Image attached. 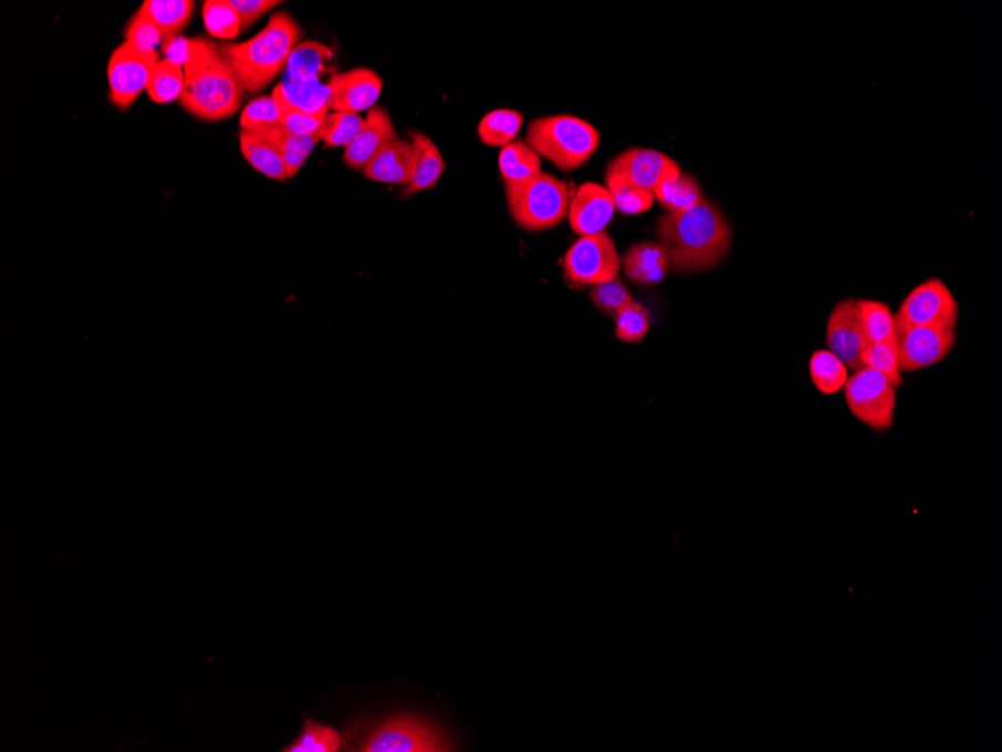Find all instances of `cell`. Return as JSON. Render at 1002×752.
I'll return each instance as SVG.
<instances>
[{
  "label": "cell",
  "instance_id": "1",
  "mask_svg": "<svg viewBox=\"0 0 1002 752\" xmlns=\"http://www.w3.org/2000/svg\"><path fill=\"white\" fill-rule=\"evenodd\" d=\"M657 231L671 268L683 274L721 264L733 239L729 219L704 197L692 208L663 215Z\"/></svg>",
  "mask_w": 1002,
  "mask_h": 752
},
{
  "label": "cell",
  "instance_id": "2",
  "mask_svg": "<svg viewBox=\"0 0 1002 752\" xmlns=\"http://www.w3.org/2000/svg\"><path fill=\"white\" fill-rule=\"evenodd\" d=\"M184 71L179 104L189 115L219 122L238 113L245 91L219 45L205 38L188 40Z\"/></svg>",
  "mask_w": 1002,
  "mask_h": 752
},
{
  "label": "cell",
  "instance_id": "3",
  "mask_svg": "<svg viewBox=\"0 0 1002 752\" xmlns=\"http://www.w3.org/2000/svg\"><path fill=\"white\" fill-rule=\"evenodd\" d=\"M302 29L289 12H277L256 37L244 42H224L219 45L224 56L238 75L244 91L259 94L278 75L286 73L287 63L296 45L300 44Z\"/></svg>",
  "mask_w": 1002,
  "mask_h": 752
},
{
  "label": "cell",
  "instance_id": "4",
  "mask_svg": "<svg viewBox=\"0 0 1002 752\" xmlns=\"http://www.w3.org/2000/svg\"><path fill=\"white\" fill-rule=\"evenodd\" d=\"M526 142L558 171L574 172L599 150L600 133L579 117L544 116L530 122Z\"/></svg>",
  "mask_w": 1002,
  "mask_h": 752
},
{
  "label": "cell",
  "instance_id": "5",
  "mask_svg": "<svg viewBox=\"0 0 1002 752\" xmlns=\"http://www.w3.org/2000/svg\"><path fill=\"white\" fill-rule=\"evenodd\" d=\"M507 208L515 224L527 231L554 229L568 217L575 189L548 173L521 184L505 185Z\"/></svg>",
  "mask_w": 1002,
  "mask_h": 752
},
{
  "label": "cell",
  "instance_id": "6",
  "mask_svg": "<svg viewBox=\"0 0 1002 752\" xmlns=\"http://www.w3.org/2000/svg\"><path fill=\"white\" fill-rule=\"evenodd\" d=\"M354 751L443 752L451 751V743L443 730L430 718L396 713L380 721Z\"/></svg>",
  "mask_w": 1002,
  "mask_h": 752
},
{
  "label": "cell",
  "instance_id": "7",
  "mask_svg": "<svg viewBox=\"0 0 1002 752\" xmlns=\"http://www.w3.org/2000/svg\"><path fill=\"white\" fill-rule=\"evenodd\" d=\"M620 266L614 240L607 231L581 236L565 255V280L575 289L603 285L619 276Z\"/></svg>",
  "mask_w": 1002,
  "mask_h": 752
},
{
  "label": "cell",
  "instance_id": "8",
  "mask_svg": "<svg viewBox=\"0 0 1002 752\" xmlns=\"http://www.w3.org/2000/svg\"><path fill=\"white\" fill-rule=\"evenodd\" d=\"M898 388L884 375L869 369H858L845 384L848 409L861 424L874 430H889L895 422Z\"/></svg>",
  "mask_w": 1002,
  "mask_h": 752
},
{
  "label": "cell",
  "instance_id": "9",
  "mask_svg": "<svg viewBox=\"0 0 1002 752\" xmlns=\"http://www.w3.org/2000/svg\"><path fill=\"white\" fill-rule=\"evenodd\" d=\"M159 63L158 53L142 52L130 42H122L109 61L110 100L117 109L128 110L146 91Z\"/></svg>",
  "mask_w": 1002,
  "mask_h": 752
},
{
  "label": "cell",
  "instance_id": "10",
  "mask_svg": "<svg viewBox=\"0 0 1002 752\" xmlns=\"http://www.w3.org/2000/svg\"><path fill=\"white\" fill-rule=\"evenodd\" d=\"M895 319L900 323L954 331L959 322V306L949 287L932 278L917 286L905 298Z\"/></svg>",
  "mask_w": 1002,
  "mask_h": 752
},
{
  "label": "cell",
  "instance_id": "11",
  "mask_svg": "<svg viewBox=\"0 0 1002 752\" xmlns=\"http://www.w3.org/2000/svg\"><path fill=\"white\" fill-rule=\"evenodd\" d=\"M896 322V346H898L900 370L912 373L929 369L944 361L954 344L957 331Z\"/></svg>",
  "mask_w": 1002,
  "mask_h": 752
},
{
  "label": "cell",
  "instance_id": "12",
  "mask_svg": "<svg viewBox=\"0 0 1002 752\" xmlns=\"http://www.w3.org/2000/svg\"><path fill=\"white\" fill-rule=\"evenodd\" d=\"M680 166L670 156L654 150L631 147L621 152L607 167V175H617L637 187L653 192L662 182L678 177Z\"/></svg>",
  "mask_w": 1002,
  "mask_h": 752
},
{
  "label": "cell",
  "instance_id": "13",
  "mask_svg": "<svg viewBox=\"0 0 1002 752\" xmlns=\"http://www.w3.org/2000/svg\"><path fill=\"white\" fill-rule=\"evenodd\" d=\"M332 95V112H370L383 94V79L370 68H353L332 74L328 82Z\"/></svg>",
  "mask_w": 1002,
  "mask_h": 752
},
{
  "label": "cell",
  "instance_id": "14",
  "mask_svg": "<svg viewBox=\"0 0 1002 752\" xmlns=\"http://www.w3.org/2000/svg\"><path fill=\"white\" fill-rule=\"evenodd\" d=\"M616 205L610 189L595 182H586L575 189L569 205V224L575 234H602L614 217Z\"/></svg>",
  "mask_w": 1002,
  "mask_h": 752
},
{
  "label": "cell",
  "instance_id": "15",
  "mask_svg": "<svg viewBox=\"0 0 1002 752\" xmlns=\"http://www.w3.org/2000/svg\"><path fill=\"white\" fill-rule=\"evenodd\" d=\"M828 350L835 353L848 367V370L861 369L860 357L866 346V338L858 322L856 301L845 299L833 308L827 322Z\"/></svg>",
  "mask_w": 1002,
  "mask_h": 752
},
{
  "label": "cell",
  "instance_id": "16",
  "mask_svg": "<svg viewBox=\"0 0 1002 752\" xmlns=\"http://www.w3.org/2000/svg\"><path fill=\"white\" fill-rule=\"evenodd\" d=\"M396 138L399 135H396L391 115L383 107L375 105L368 112L357 138L344 150L345 166L353 171H363L388 143L396 141Z\"/></svg>",
  "mask_w": 1002,
  "mask_h": 752
},
{
  "label": "cell",
  "instance_id": "17",
  "mask_svg": "<svg viewBox=\"0 0 1002 752\" xmlns=\"http://www.w3.org/2000/svg\"><path fill=\"white\" fill-rule=\"evenodd\" d=\"M414 150L412 142L396 138L388 143L363 168V176L384 185L407 187L412 179Z\"/></svg>",
  "mask_w": 1002,
  "mask_h": 752
},
{
  "label": "cell",
  "instance_id": "18",
  "mask_svg": "<svg viewBox=\"0 0 1002 752\" xmlns=\"http://www.w3.org/2000/svg\"><path fill=\"white\" fill-rule=\"evenodd\" d=\"M272 94L279 96L290 107L312 115H329L332 112L331 89L321 80H299L285 75Z\"/></svg>",
  "mask_w": 1002,
  "mask_h": 752
},
{
  "label": "cell",
  "instance_id": "19",
  "mask_svg": "<svg viewBox=\"0 0 1002 752\" xmlns=\"http://www.w3.org/2000/svg\"><path fill=\"white\" fill-rule=\"evenodd\" d=\"M412 145L414 159L412 179L405 187L407 196L434 188L446 171L445 158H443L438 146L435 145L433 138H430L428 135L414 131L412 133Z\"/></svg>",
  "mask_w": 1002,
  "mask_h": 752
},
{
  "label": "cell",
  "instance_id": "20",
  "mask_svg": "<svg viewBox=\"0 0 1002 752\" xmlns=\"http://www.w3.org/2000/svg\"><path fill=\"white\" fill-rule=\"evenodd\" d=\"M668 269L670 260L659 243L633 245L623 256L626 276L640 286L659 285L667 277Z\"/></svg>",
  "mask_w": 1002,
  "mask_h": 752
},
{
  "label": "cell",
  "instance_id": "21",
  "mask_svg": "<svg viewBox=\"0 0 1002 752\" xmlns=\"http://www.w3.org/2000/svg\"><path fill=\"white\" fill-rule=\"evenodd\" d=\"M239 146L249 166L256 168L261 175L273 181L285 182L289 179L281 151H279V146L272 137H269V135L240 133Z\"/></svg>",
  "mask_w": 1002,
  "mask_h": 752
},
{
  "label": "cell",
  "instance_id": "22",
  "mask_svg": "<svg viewBox=\"0 0 1002 752\" xmlns=\"http://www.w3.org/2000/svg\"><path fill=\"white\" fill-rule=\"evenodd\" d=\"M498 171L505 185L521 184L543 173V158L527 142L515 141L498 154Z\"/></svg>",
  "mask_w": 1002,
  "mask_h": 752
},
{
  "label": "cell",
  "instance_id": "23",
  "mask_svg": "<svg viewBox=\"0 0 1002 752\" xmlns=\"http://www.w3.org/2000/svg\"><path fill=\"white\" fill-rule=\"evenodd\" d=\"M194 8L193 0H145L138 11L154 21L166 42L179 37L192 20Z\"/></svg>",
  "mask_w": 1002,
  "mask_h": 752
},
{
  "label": "cell",
  "instance_id": "24",
  "mask_svg": "<svg viewBox=\"0 0 1002 752\" xmlns=\"http://www.w3.org/2000/svg\"><path fill=\"white\" fill-rule=\"evenodd\" d=\"M333 58L335 53L329 45L317 41L300 42L291 53L285 75L299 80H321L331 70Z\"/></svg>",
  "mask_w": 1002,
  "mask_h": 752
},
{
  "label": "cell",
  "instance_id": "25",
  "mask_svg": "<svg viewBox=\"0 0 1002 752\" xmlns=\"http://www.w3.org/2000/svg\"><path fill=\"white\" fill-rule=\"evenodd\" d=\"M524 125V116L518 110L497 109L486 113L477 125V137L486 146L503 147L518 137Z\"/></svg>",
  "mask_w": 1002,
  "mask_h": 752
},
{
  "label": "cell",
  "instance_id": "26",
  "mask_svg": "<svg viewBox=\"0 0 1002 752\" xmlns=\"http://www.w3.org/2000/svg\"><path fill=\"white\" fill-rule=\"evenodd\" d=\"M856 310L866 343L895 340L896 322L889 306L870 301V299H861V301H856Z\"/></svg>",
  "mask_w": 1002,
  "mask_h": 752
},
{
  "label": "cell",
  "instance_id": "27",
  "mask_svg": "<svg viewBox=\"0 0 1002 752\" xmlns=\"http://www.w3.org/2000/svg\"><path fill=\"white\" fill-rule=\"evenodd\" d=\"M654 200L668 213H679L692 208L703 198L700 184L695 177L688 173H680L678 177H672L662 182L659 187L653 189Z\"/></svg>",
  "mask_w": 1002,
  "mask_h": 752
},
{
  "label": "cell",
  "instance_id": "28",
  "mask_svg": "<svg viewBox=\"0 0 1002 752\" xmlns=\"http://www.w3.org/2000/svg\"><path fill=\"white\" fill-rule=\"evenodd\" d=\"M812 383L822 394L833 395L843 391L848 382V367L830 350H818L810 357Z\"/></svg>",
  "mask_w": 1002,
  "mask_h": 752
},
{
  "label": "cell",
  "instance_id": "29",
  "mask_svg": "<svg viewBox=\"0 0 1002 752\" xmlns=\"http://www.w3.org/2000/svg\"><path fill=\"white\" fill-rule=\"evenodd\" d=\"M281 105L273 95L249 101L240 113V133L266 135L281 128Z\"/></svg>",
  "mask_w": 1002,
  "mask_h": 752
},
{
  "label": "cell",
  "instance_id": "30",
  "mask_svg": "<svg viewBox=\"0 0 1002 752\" xmlns=\"http://www.w3.org/2000/svg\"><path fill=\"white\" fill-rule=\"evenodd\" d=\"M345 741L332 725L321 724L307 718L302 730L290 745L282 748L285 752H338L344 748Z\"/></svg>",
  "mask_w": 1002,
  "mask_h": 752
},
{
  "label": "cell",
  "instance_id": "31",
  "mask_svg": "<svg viewBox=\"0 0 1002 752\" xmlns=\"http://www.w3.org/2000/svg\"><path fill=\"white\" fill-rule=\"evenodd\" d=\"M185 86V71L179 63L163 59L159 61L147 84V95L156 104H168L179 101Z\"/></svg>",
  "mask_w": 1002,
  "mask_h": 752
},
{
  "label": "cell",
  "instance_id": "32",
  "mask_svg": "<svg viewBox=\"0 0 1002 752\" xmlns=\"http://www.w3.org/2000/svg\"><path fill=\"white\" fill-rule=\"evenodd\" d=\"M860 365L861 369H869L884 375L896 388L903 383L898 346L895 340L866 343L864 352H861Z\"/></svg>",
  "mask_w": 1002,
  "mask_h": 752
},
{
  "label": "cell",
  "instance_id": "33",
  "mask_svg": "<svg viewBox=\"0 0 1002 752\" xmlns=\"http://www.w3.org/2000/svg\"><path fill=\"white\" fill-rule=\"evenodd\" d=\"M266 135L277 142L282 159H285L289 179L298 175L300 168L307 163L308 156L312 154V151L316 150L320 142L317 135L291 134L282 128L275 130L273 133Z\"/></svg>",
  "mask_w": 1002,
  "mask_h": 752
},
{
  "label": "cell",
  "instance_id": "34",
  "mask_svg": "<svg viewBox=\"0 0 1002 752\" xmlns=\"http://www.w3.org/2000/svg\"><path fill=\"white\" fill-rule=\"evenodd\" d=\"M206 31L218 40L231 42L242 31V20L228 0H206L203 3Z\"/></svg>",
  "mask_w": 1002,
  "mask_h": 752
},
{
  "label": "cell",
  "instance_id": "35",
  "mask_svg": "<svg viewBox=\"0 0 1002 752\" xmlns=\"http://www.w3.org/2000/svg\"><path fill=\"white\" fill-rule=\"evenodd\" d=\"M605 181L614 200L616 210H620L621 214H644L654 205V194L649 189L637 187L617 175H605Z\"/></svg>",
  "mask_w": 1002,
  "mask_h": 752
},
{
  "label": "cell",
  "instance_id": "36",
  "mask_svg": "<svg viewBox=\"0 0 1002 752\" xmlns=\"http://www.w3.org/2000/svg\"><path fill=\"white\" fill-rule=\"evenodd\" d=\"M363 117L358 113L331 112L324 117L320 131V142L326 147H345L357 138L363 126Z\"/></svg>",
  "mask_w": 1002,
  "mask_h": 752
},
{
  "label": "cell",
  "instance_id": "37",
  "mask_svg": "<svg viewBox=\"0 0 1002 752\" xmlns=\"http://www.w3.org/2000/svg\"><path fill=\"white\" fill-rule=\"evenodd\" d=\"M616 336L623 343H640L650 329V315L641 303L632 301L617 312Z\"/></svg>",
  "mask_w": 1002,
  "mask_h": 752
},
{
  "label": "cell",
  "instance_id": "38",
  "mask_svg": "<svg viewBox=\"0 0 1002 752\" xmlns=\"http://www.w3.org/2000/svg\"><path fill=\"white\" fill-rule=\"evenodd\" d=\"M590 299L596 308L611 317H616L617 312L633 301L628 287L621 282L619 277L603 282V285L595 286L590 291Z\"/></svg>",
  "mask_w": 1002,
  "mask_h": 752
},
{
  "label": "cell",
  "instance_id": "39",
  "mask_svg": "<svg viewBox=\"0 0 1002 752\" xmlns=\"http://www.w3.org/2000/svg\"><path fill=\"white\" fill-rule=\"evenodd\" d=\"M125 41L142 52L158 53V45L163 44L164 37L154 21L138 11L126 27Z\"/></svg>",
  "mask_w": 1002,
  "mask_h": 752
},
{
  "label": "cell",
  "instance_id": "40",
  "mask_svg": "<svg viewBox=\"0 0 1002 752\" xmlns=\"http://www.w3.org/2000/svg\"><path fill=\"white\" fill-rule=\"evenodd\" d=\"M281 105V128L287 133L317 135L319 137L321 128H323L326 115H312V113L302 112V110L290 107L279 96L272 94Z\"/></svg>",
  "mask_w": 1002,
  "mask_h": 752
},
{
  "label": "cell",
  "instance_id": "41",
  "mask_svg": "<svg viewBox=\"0 0 1002 752\" xmlns=\"http://www.w3.org/2000/svg\"><path fill=\"white\" fill-rule=\"evenodd\" d=\"M228 2L238 12L244 29L252 27L260 17L268 14L269 11L282 3L279 0H228Z\"/></svg>",
  "mask_w": 1002,
  "mask_h": 752
}]
</instances>
